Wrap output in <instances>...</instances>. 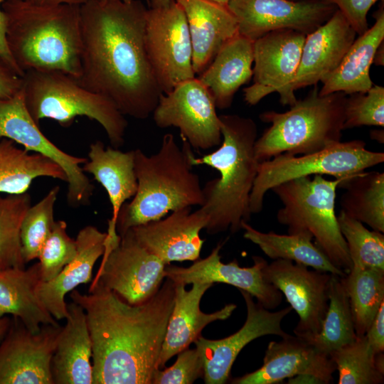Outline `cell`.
<instances>
[{
    "label": "cell",
    "instance_id": "cell-54",
    "mask_svg": "<svg viewBox=\"0 0 384 384\" xmlns=\"http://www.w3.org/2000/svg\"><path fill=\"white\" fill-rule=\"evenodd\" d=\"M124 1H126V2H129V1H131L132 0H122Z\"/></svg>",
    "mask_w": 384,
    "mask_h": 384
},
{
    "label": "cell",
    "instance_id": "cell-1",
    "mask_svg": "<svg viewBox=\"0 0 384 384\" xmlns=\"http://www.w3.org/2000/svg\"><path fill=\"white\" fill-rule=\"evenodd\" d=\"M146 11L139 0L80 5L81 72L76 80L138 119L153 113L162 94L145 49Z\"/></svg>",
    "mask_w": 384,
    "mask_h": 384
},
{
    "label": "cell",
    "instance_id": "cell-23",
    "mask_svg": "<svg viewBox=\"0 0 384 384\" xmlns=\"http://www.w3.org/2000/svg\"><path fill=\"white\" fill-rule=\"evenodd\" d=\"M191 289L186 285L175 283V297L161 352L157 361L158 368H163L174 356L189 347L200 336L205 326L218 320L229 318L236 309L228 304L218 311L206 314L200 309L201 300L211 283L193 282Z\"/></svg>",
    "mask_w": 384,
    "mask_h": 384
},
{
    "label": "cell",
    "instance_id": "cell-46",
    "mask_svg": "<svg viewBox=\"0 0 384 384\" xmlns=\"http://www.w3.org/2000/svg\"><path fill=\"white\" fill-rule=\"evenodd\" d=\"M7 0H0V56L21 77L23 75L16 65L6 40V18L2 10L3 4Z\"/></svg>",
    "mask_w": 384,
    "mask_h": 384
},
{
    "label": "cell",
    "instance_id": "cell-40",
    "mask_svg": "<svg viewBox=\"0 0 384 384\" xmlns=\"http://www.w3.org/2000/svg\"><path fill=\"white\" fill-rule=\"evenodd\" d=\"M76 253V242L68 235L67 223L55 220L38 256L42 281L53 279Z\"/></svg>",
    "mask_w": 384,
    "mask_h": 384
},
{
    "label": "cell",
    "instance_id": "cell-4",
    "mask_svg": "<svg viewBox=\"0 0 384 384\" xmlns=\"http://www.w3.org/2000/svg\"><path fill=\"white\" fill-rule=\"evenodd\" d=\"M222 142L215 151L201 157L191 156L193 166L206 165L217 170L220 177L203 186L207 214L206 230L217 234L229 230L235 233L252 213L250 197L259 161L255 155L257 127L250 117L238 114L219 115Z\"/></svg>",
    "mask_w": 384,
    "mask_h": 384
},
{
    "label": "cell",
    "instance_id": "cell-41",
    "mask_svg": "<svg viewBox=\"0 0 384 384\" xmlns=\"http://www.w3.org/2000/svg\"><path fill=\"white\" fill-rule=\"evenodd\" d=\"M361 126H384V87L377 85L366 92L346 97L343 130Z\"/></svg>",
    "mask_w": 384,
    "mask_h": 384
},
{
    "label": "cell",
    "instance_id": "cell-7",
    "mask_svg": "<svg viewBox=\"0 0 384 384\" xmlns=\"http://www.w3.org/2000/svg\"><path fill=\"white\" fill-rule=\"evenodd\" d=\"M348 176L333 180L321 175L313 178L300 177L271 189L282 203L277 219L287 227L288 234H302L314 239L329 260L346 273L352 262L339 228L335 204L338 186Z\"/></svg>",
    "mask_w": 384,
    "mask_h": 384
},
{
    "label": "cell",
    "instance_id": "cell-13",
    "mask_svg": "<svg viewBox=\"0 0 384 384\" xmlns=\"http://www.w3.org/2000/svg\"><path fill=\"white\" fill-rule=\"evenodd\" d=\"M152 114L158 127L178 128L182 139L196 149L208 150L222 142L213 97L196 77L162 93Z\"/></svg>",
    "mask_w": 384,
    "mask_h": 384
},
{
    "label": "cell",
    "instance_id": "cell-5",
    "mask_svg": "<svg viewBox=\"0 0 384 384\" xmlns=\"http://www.w3.org/2000/svg\"><path fill=\"white\" fill-rule=\"evenodd\" d=\"M182 141L181 147L174 136L168 133L156 153L149 156L140 149L134 150L137 190L117 215L116 230L119 235L132 227L159 220L169 212L203 205V186L193 171L191 146Z\"/></svg>",
    "mask_w": 384,
    "mask_h": 384
},
{
    "label": "cell",
    "instance_id": "cell-24",
    "mask_svg": "<svg viewBox=\"0 0 384 384\" xmlns=\"http://www.w3.org/2000/svg\"><path fill=\"white\" fill-rule=\"evenodd\" d=\"M187 20L195 74L202 73L223 46L238 33V22L227 5L211 0H176Z\"/></svg>",
    "mask_w": 384,
    "mask_h": 384
},
{
    "label": "cell",
    "instance_id": "cell-39",
    "mask_svg": "<svg viewBox=\"0 0 384 384\" xmlns=\"http://www.w3.org/2000/svg\"><path fill=\"white\" fill-rule=\"evenodd\" d=\"M60 187L56 186L27 210L21 228L22 256L25 263L38 258L55 223L54 208Z\"/></svg>",
    "mask_w": 384,
    "mask_h": 384
},
{
    "label": "cell",
    "instance_id": "cell-21",
    "mask_svg": "<svg viewBox=\"0 0 384 384\" xmlns=\"http://www.w3.org/2000/svg\"><path fill=\"white\" fill-rule=\"evenodd\" d=\"M336 366L329 355L320 352L302 338L288 334L269 343L262 366L254 372L231 380L233 384H277L285 378L309 374L323 384L333 381Z\"/></svg>",
    "mask_w": 384,
    "mask_h": 384
},
{
    "label": "cell",
    "instance_id": "cell-22",
    "mask_svg": "<svg viewBox=\"0 0 384 384\" xmlns=\"http://www.w3.org/2000/svg\"><path fill=\"white\" fill-rule=\"evenodd\" d=\"M356 36L338 9L324 23L306 34L292 91L322 82L338 66Z\"/></svg>",
    "mask_w": 384,
    "mask_h": 384
},
{
    "label": "cell",
    "instance_id": "cell-17",
    "mask_svg": "<svg viewBox=\"0 0 384 384\" xmlns=\"http://www.w3.org/2000/svg\"><path fill=\"white\" fill-rule=\"evenodd\" d=\"M246 304L247 318L243 326L235 334L219 340L200 336L194 341L204 365L203 379L206 384H223L228 381L233 364L241 350L252 341L264 336L288 335L281 324L292 308L289 306L270 311L255 302L248 292L240 290Z\"/></svg>",
    "mask_w": 384,
    "mask_h": 384
},
{
    "label": "cell",
    "instance_id": "cell-34",
    "mask_svg": "<svg viewBox=\"0 0 384 384\" xmlns=\"http://www.w3.org/2000/svg\"><path fill=\"white\" fill-rule=\"evenodd\" d=\"M340 279L348 298L356 336H363L384 302V270L353 265Z\"/></svg>",
    "mask_w": 384,
    "mask_h": 384
},
{
    "label": "cell",
    "instance_id": "cell-30",
    "mask_svg": "<svg viewBox=\"0 0 384 384\" xmlns=\"http://www.w3.org/2000/svg\"><path fill=\"white\" fill-rule=\"evenodd\" d=\"M87 156L82 170L92 174L106 191L112 206V217L108 221L116 225L122 205L133 198L137 190L134 151L105 147L102 142L96 141L90 145Z\"/></svg>",
    "mask_w": 384,
    "mask_h": 384
},
{
    "label": "cell",
    "instance_id": "cell-43",
    "mask_svg": "<svg viewBox=\"0 0 384 384\" xmlns=\"http://www.w3.org/2000/svg\"><path fill=\"white\" fill-rule=\"evenodd\" d=\"M334 5L345 17L356 35L368 29L367 15L371 7L379 0H321ZM383 1V0H382Z\"/></svg>",
    "mask_w": 384,
    "mask_h": 384
},
{
    "label": "cell",
    "instance_id": "cell-8",
    "mask_svg": "<svg viewBox=\"0 0 384 384\" xmlns=\"http://www.w3.org/2000/svg\"><path fill=\"white\" fill-rule=\"evenodd\" d=\"M22 90L26 105L38 124L51 119L70 127L78 117L99 123L112 147L124 143L128 125L124 114L107 97L82 87L74 78L60 72L31 70L23 76Z\"/></svg>",
    "mask_w": 384,
    "mask_h": 384
},
{
    "label": "cell",
    "instance_id": "cell-47",
    "mask_svg": "<svg viewBox=\"0 0 384 384\" xmlns=\"http://www.w3.org/2000/svg\"><path fill=\"white\" fill-rule=\"evenodd\" d=\"M28 2L40 5L75 4L82 5L89 0H24Z\"/></svg>",
    "mask_w": 384,
    "mask_h": 384
},
{
    "label": "cell",
    "instance_id": "cell-2",
    "mask_svg": "<svg viewBox=\"0 0 384 384\" xmlns=\"http://www.w3.org/2000/svg\"><path fill=\"white\" fill-rule=\"evenodd\" d=\"M89 294L70 297L85 311L92 341V384H151L173 309L169 278L149 300L130 304L92 283Z\"/></svg>",
    "mask_w": 384,
    "mask_h": 384
},
{
    "label": "cell",
    "instance_id": "cell-42",
    "mask_svg": "<svg viewBox=\"0 0 384 384\" xmlns=\"http://www.w3.org/2000/svg\"><path fill=\"white\" fill-rule=\"evenodd\" d=\"M177 355L171 366L154 371L151 384H191L203 378V361L196 348H187Z\"/></svg>",
    "mask_w": 384,
    "mask_h": 384
},
{
    "label": "cell",
    "instance_id": "cell-15",
    "mask_svg": "<svg viewBox=\"0 0 384 384\" xmlns=\"http://www.w3.org/2000/svg\"><path fill=\"white\" fill-rule=\"evenodd\" d=\"M238 33L252 41L279 29L311 33L337 9L321 0H229Z\"/></svg>",
    "mask_w": 384,
    "mask_h": 384
},
{
    "label": "cell",
    "instance_id": "cell-31",
    "mask_svg": "<svg viewBox=\"0 0 384 384\" xmlns=\"http://www.w3.org/2000/svg\"><path fill=\"white\" fill-rule=\"evenodd\" d=\"M0 139V194L26 193L38 177L67 181L63 170L50 159L20 148L11 139Z\"/></svg>",
    "mask_w": 384,
    "mask_h": 384
},
{
    "label": "cell",
    "instance_id": "cell-49",
    "mask_svg": "<svg viewBox=\"0 0 384 384\" xmlns=\"http://www.w3.org/2000/svg\"><path fill=\"white\" fill-rule=\"evenodd\" d=\"M11 326L10 320L6 316L0 317V343L4 339Z\"/></svg>",
    "mask_w": 384,
    "mask_h": 384
},
{
    "label": "cell",
    "instance_id": "cell-12",
    "mask_svg": "<svg viewBox=\"0 0 384 384\" xmlns=\"http://www.w3.org/2000/svg\"><path fill=\"white\" fill-rule=\"evenodd\" d=\"M1 138L11 139L27 151L40 154L57 164L66 175L70 206L90 203L95 188L81 166L87 159L63 151L44 135L28 112L22 87L11 97L0 98Z\"/></svg>",
    "mask_w": 384,
    "mask_h": 384
},
{
    "label": "cell",
    "instance_id": "cell-11",
    "mask_svg": "<svg viewBox=\"0 0 384 384\" xmlns=\"http://www.w3.org/2000/svg\"><path fill=\"white\" fill-rule=\"evenodd\" d=\"M144 45L162 93L196 77L187 20L176 0H171L167 6L147 9Z\"/></svg>",
    "mask_w": 384,
    "mask_h": 384
},
{
    "label": "cell",
    "instance_id": "cell-26",
    "mask_svg": "<svg viewBox=\"0 0 384 384\" xmlns=\"http://www.w3.org/2000/svg\"><path fill=\"white\" fill-rule=\"evenodd\" d=\"M67 322L59 334L50 363L54 384H92V341L84 309L67 305Z\"/></svg>",
    "mask_w": 384,
    "mask_h": 384
},
{
    "label": "cell",
    "instance_id": "cell-37",
    "mask_svg": "<svg viewBox=\"0 0 384 384\" xmlns=\"http://www.w3.org/2000/svg\"><path fill=\"white\" fill-rule=\"evenodd\" d=\"M338 373V384H383L384 374L376 368L375 354L364 336H357L329 353Z\"/></svg>",
    "mask_w": 384,
    "mask_h": 384
},
{
    "label": "cell",
    "instance_id": "cell-27",
    "mask_svg": "<svg viewBox=\"0 0 384 384\" xmlns=\"http://www.w3.org/2000/svg\"><path fill=\"white\" fill-rule=\"evenodd\" d=\"M253 43L238 33L223 46L198 75L212 95L216 108H229L239 88L252 78Z\"/></svg>",
    "mask_w": 384,
    "mask_h": 384
},
{
    "label": "cell",
    "instance_id": "cell-48",
    "mask_svg": "<svg viewBox=\"0 0 384 384\" xmlns=\"http://www.w3.org/2000/svg\"><path fill=\"white\" fill-rule=\"evenodd\" d=\"M287 383H319V384H323L322 381L319 379L318 378L309 375V374H304V375H298L296 376H294L292 378H288V382Z\"/></svg>",
    "mask_w": 384,
    "mask_h": 384
},
{
    "label": "cell",
    "instance_id": "cell-52",
    "mask_svg": "<svg viewBox=\"0 0 384 384\" xmlns=\"http://www.w3.org/2000/svg\"><path fill=\"white\" fill-rule=\"evenodd\" d=\"M372 139L383 143V131L382 130H373L370 133Z\"/></svg>",
    "mask_w": 384,
    "mask_h": 384
},
{
    "label": "cell",
    "instance_id": "cell-33",
    "mask_svg": "<svg viewBox=\"0 0 384 384\" xmlns=\"http://www.w3.org/2000/svg\"><path fill=\"white\" fill-rule=\"evenodd\" d=\"M344 190L341 210L349 217L384 233V173L361 171L341 181Z\"/></svg>",
    "mask_w": 384,
    "mask_h": 384
},
{
    "label": "cell",
    "instance_id": "cell-18",
    "mask_svg": "<svg viewBox=\"0 0 384 384\" xmlns=\"http://www.w3.org/2000/svg\"><path fill=\"white\" fill-rule=\"evenodd\" d=\"M62 327L43 325L38 332L11 325L0 343V384H54L50 363Z\"/></svg>",
    "mask_w": 384,
    "mask_h": 384
},
{
    "label": "cell",
    "instance_id": "cell-44",
    "mask_svg": "<svg viewBox=\"0 0 384 384\" xmlns=\"http://www.w3.org/2000/svg\"><path fill=\"white\" fill-rule=\"evenodd\" d=\"M23 85V77L0 56V98L11 97L19 91Z\"/></svg>",
    "mask_w": 384,
    "mask_h": 384
},
{
    "label": "cell",
    "instance_id": "cell-32",
    "mask_svg": "<svg viewBox=\"0 0 384 384\" xmlns=\"http://www.w3.org/2000/svg\"><path fill=\"white\" fill-rule=\"evenodd\" d=\"M243 237L257 245L272 260L283 259L302 264L314 270L343 277L342 270L336 267L326 255L312 242V238L302 234L280 235L274 232H261L248 222H242Z\"/></svg>",
    "mask_w": 384,
    "mask_h": 384
},
{
    "label": "cell",
    "instance_id": "cell-16",
    "mask_svg": "<svg viewBox=\"0 0 384 384\" xmlns=\"http://www.w3.org/2000/svg\"><path fill=\"white\" fill-rule=\"evenodd\" d=\"M263 275L284 295L299 317L294 335L318 334L329 305V289L333 274L291 260L277 259L264 265Z\"/></svg>",
    "mask_w": 384,
    "mask_h": 384
},
{
    "label": "cell",
    "instance_id": "cell-45",
    "mask_svg": "<svg viewBox=\"0 0 384 384\" xmlns=\"http://www.w3.org/2000/svg\"><path fill=\"white\" fill-rule=\"evenodd\" d=\"M365 336L374 354L384 351V302L371 322Z\"/></svg>",
    "mask_w": 384,
    "mask_h": 384
},
{
    "label": "cell",
    "instance_id": "cell-35",
    "mask_svg": "<svg viewBox=\"0 0 384 384\" xmlns=\"http://www.w3.org/2000/svg\"><path fill=\"white\" fill-rule=\"evenodd\" d=\"M299 337L328 355L357 338L348 298L339 276L332 274L328 309L320 331Z\"/></svg>",
    "mask_w": 384,
    "mask_h": 384
},
{
    "label": "cell",
    "instance_id": "cell-55",
    "mask_svg": "<svg viewBox=\"0 0 384 384\" xmlns=\"http://www.w3.org/2000/svg\"><path fill=\"white\" fill-rule=\"evenodd\" d=\"M146 1L147 4H148V0H146Z\"/></svg>",
    "mask_w": 384,
    "mask_h": 384
},
{
    "label": "cell",
    "instance_id": "cell-3",
    "mask_svg": "<svg viewBox=\"0 0 384 384\" xmlns=\"http://www.w3.org/2000/svg\"><path fill=\"white\" fill-rule=\"evenodd\" d=\"M2 10L7 46L23 75L36 70L60 72L75 79L80 77V5H40L24 0H7Z\"/></svg>",
    "mask_w": 384,
    "mask_h": 384
},
{
    "label": "cell",
    "instance_id": "cell-28",
    "mask_svg": "<svg viewBox=\"0 0 384 384\" xmlns=\"http://www.w3.org/2000/svg\"><path fill=\"white\" fill-rule=\"evenodd\" d=\"M41 281L39 262L26 270H0V317L11 314L33 333L43 325H58L39 297Z\"/></svg>",
    "mask_w": 384,
    "mask_h": 384
},
{
    "label": "cell",
    "instance_id": "cell-10",
    "mask_svg": "<svg viewBox=\"0 0 384 384\" xmlns=\"http://www.w3.org/2000/svg\"><path fill=\"white\" fill-rule=\"evenodd\" d=\"M105 250L92 283L112 290L130 304L145 302L161 287L166 264L137 241L129 229L119 235L108 223Z\"/></svg>",
    "mask_w": 384,
    "mask_h": 384
},
{
    "label": "cell",
    "instance_id": "cell-51",
    "mask_svg": "<svg viewBox=\"0 0 384 384\" xmlns=\"http://www.w3.org/2000/svg\"><path fill=\"white\" fill-rule=\"evenodd\" d=\"M171 0H148L149 8H159L167 6Z\"/></svg>",
    "mask_w": 384,
    "mask_h": 384
},
{
    "label": "cell",
    "instance_id": "cell-50",
    "mask_svg": "<svg viewBox=\"0 0 384 384\" xmlns=\"http://www.w3.org/2000/svg\"><path fill=\"white\" fill-rule=\"evenodd\" d=\"M373 63L375 64L376 65H384L383 41L380 43L375 52Z\"/></svg>",
    "mask_w": 384,
    "mask_h": 384
},
{
    "label": "cell",
    "instance_id": "cell-36",
    "mask_svg": "<svg viewBox=\"0 0 384 384\" xmlns=\"http://www.w3.org/2000/svg\"><path fill=\"white\" fill-rule=\"evenodd\" d=\"M31 206L28 192L21 194H0V270L25 268L22 256L21 228Z\"/></svg>",
    "mask_w": 384,
    "mask_h": 384
},
{
    "label": "cell",
    "instance_id": "cell-20",
    "mask_svg": "<svg viewBox=\"0 0 384 384\" xmlns=\"http://www.w3.org/2000/svg\"><path fill=\"white\" fill-rule=\"evenodd\" d=\"M208 222V217L201 207L195 211L186 207L129 229L142 247L167 265L200 257L204 243L200 232Z\"/></svg>",
    "mask_w": 384,
    "mask_h": 384
},
{
    "label": "cell",
    "instance_id": "cell-53",
    "mask_svg": "<svg viewBox=\"0 0 384 384\" xmlns=\"http://www.w3.org/2000/svg\"><path fill=\"white\" fill-rule=\"evenodd\" d=\"M211 1H213L215 2L224 4V5H227L229 1V0H211Z\"/></svg>",
    "mask_w": 384,
    "mask_h": 384
},
{
    "label": "cell",
    "instance_id": "cell-19",
    "mask_svg": "<svg viewBox=\"0 0 384 384\" xmlns=\"http://www.w3.org/2000/svg\"><path fill=\"white\" fill-rule=\"evenodd\" d=\"M222 245L218 244L208 257L198 258L188 267H165V278L185 285L193 282L225 283L248 292L267 309L280 305L282 292L263 275L262 269L267 262L262 257L253 256L254 264L251 267H240L235 260L225 264L220 255Z\"/></svg>",
    "mask_w": 384,
    "mask_h": 384
},
{
    "label": "cell",
    "instance_id": "cell-38",
    "mask_svg": "<svg viewBox=\"0 0 384 384\" xmlns=\"http://www.w3.org/2000/svg\"><path fill=\"white\" fill-rule=\"evenodd\" d=\"M337 219L352 266L384 270L383 233L368 230L363 223L341 210Z\"/></svg>",
    "mask_w": 384,
    "mask_h": 384
},
{
    "label": "cell",
    "instance_id": "cell-29",
    "mask_svg": "<svg viewBox=\"0 0 384 384\" xmlns=\"http://www.w3.org/2000/svg\"><path fill=\"white\" fill-rule=\"evenodd\" d=\"M374 24L354 40L338 66L321 82V95L342 92H366L373 85L370 68L375 52L384 40V11L380 9Z\"/></svg>",
    "mask_w": 384,
    "mask_h": 384
},
{
    "label": "cell",
    "instance_id": "cell-9",
    "mask_svg": "<svg viewBox=\"0 0 384 384\" xmlns=\"http://www.w3.org/2000/svg\"><path fill=\"white\" fill-rule=\"evenodd\" d=\"M363 140L339 142L315 152L290 155L280 154L260 161L250 197L252 214L263 208L266 193L292 179L311 175H329L335 178L351 176L384 161V153L366 148Z\"/></svg>",
    "mask_w": 384,
    "mask_h": 384
},
{
    "label": "cell",
    "instance_id": "cell-14",
    "mask_svg": "<svg viewBox=\"0 0 384 384\" xmlns=\"http://www.w3.org/2000/svg\"><path fill=\"white\" fill-rule=\"evenodd\" d=\"M306 35L292 29L271 31L253 43V83L243 90L244 100L255 105L272 92L282 105H292L297 97L292 85L297 75Z\"/></svg>",
    "mask_w": 384,
    "mask_h": 384
},
{
    "label": "cell",
    "instance_id": "cell-6",
    "mask_svg": "<svg viewBox=\"0 0 384 384\" xmlns=\"http://www.w3.org/2000/svg\"><path fill=\"white\" fill-rule=\"evenodd\" d=\"M346 97L342 92L321 95L316 85L289 110L261 113L260 119L270 126L255 142L257 160L263 161L283 153L309 154L341 142Z\"/></svg>",
    "mask_w": 384,
    "mask_h": 384
},
{
    "label": "cell",
    "instance_id": "cell-56",
    "mask_svg": "<svg viewBox=\"0 0 384 384\" xmlns=\"http://www.w3.org/2000/svg\"><path fill=\"white\" fill-rule=\"evenodd\" d=\"M294 1H298V0H294Z\"/></svg>",
    "mask_w": 384,
    "mask_h": 384
},
{
    "label": "cell",
    "instance_id": "cell-25",
    "mask_svg": "<svg viewBox=\"0 0 384 384\" xmlns=\"http://www.w3.org/2000/svg\"><path fill=\"white\" fill-rule=\"evenodd\" d=\"M107 237V232H101L92 225L81 229L75 239L77 253L74 259L53 279L40 282L39 297L55 319L61 320L68 316L66 294L78 285L90 282L92 268L104 254Z\"/></svg>",
    "mask_w": 384,
    "mask_h": 384
}]
</instances>
